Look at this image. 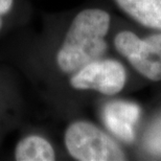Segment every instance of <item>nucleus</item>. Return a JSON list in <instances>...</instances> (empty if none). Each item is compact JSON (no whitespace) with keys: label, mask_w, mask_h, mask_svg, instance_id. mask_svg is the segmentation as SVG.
<instances>
[{"label":"nucleus","mask_w":161,"mask_h":161,"mask_svg":"<svg viewBox=\"0 0 161 161\" xmlns=\"http://www.w3.org/2000/svg\"><path fill=\"white\" fill-rule=\"evenodd\" d=\"M111 15L99 8H84L70 22L54 54V64L64 75L103 58L107 51Z\"/></svg>","instance_id":"obj_1"},{"label":"nucleus","mask_w":161,"mask_h":161,"mask_svg":"<svg viewBox=\"0 0 161 161\" xmlns=\"http://www.w3.org/2000/svg\"><path fill=\"white\" fill-rule=\"evenodd\" d=\"M66 152L78 161H122L127 154L120 143L91 121L79 119L67 125L63 134Z\"/></svg>","instance_id":"obj_2"},{"label":"nucleus","mask_w":161,"mask_h":161,"mask_svg":"<svg viewBox=\"0 0 161 161\" xmlns=\"http://www.w3.org/2000/svg\"><path fill=\"white\" fill-rule=\"evenodd\" d=\"M114 48L143 78L161 80V33L141 38L131 31H120L113 39Z\"/></svg>","instance_id":"obj_3"},{"label":"nucleus","mask_w":161,"mask_h":161,"mask_svg":"<svg viewBox=\"0 0 161 161\" xmlns=\"http://www.w3.org/2000/svg\"><path fill=\"white\" fill-rule=\"evenodd\" d=\"M128 73L124 64L115 59L99 58L69 75V85L80 91H93L113 96L127 85Z\"/></svg>","instance_id":"obj_4"},{"label":"nucleus","mask_w":161,"mask_h":161,"mask_svg":"<svg viewBox=\"0 0 161 161\" xmlns=\"http://www.w3.org/2000/svg\"><path fill=\"white\" fill-rule=\"evenodd\" d=\"M139 107L127 102H113L104 110L105 125L109 131L125 142L135 137V125L139 117Z\"/></svg>","instance_id":"obj_5"},{"label":"nucleus","mask_w":161,"mask_h":161,"mask_svg":"<svg viewBox=\"0 0 161 161\" xmlns=\"http://www.w3.org/2000/svg\"><path fill=\"white\" fill-rule=\"evenodd\" d=\"M118 8L141 26L161 31V0H114Z\"/></svg>","instance_id":"obj_6"},{"label":"nucleus","mask_w":161,"mask_h":161,"mask_svg":"<svg viewBox=\"0 0 161 161\" xmlns=\"http://www.w3.org/2000/svg\"><path fill=\"white\" fill-rule=\"evenodd\" d=\"M14 159L17 161H53L57 152L51 141L41 134L25 135L16 143Z\"/></svg>","instance_id":"obj_7"},{"label":"nucleus","mask_w":161,"mask_h":161,"mask_svg":"<svg viewBox=\"0 0 161 161\" xmlns=\"http://www.w3.org/2000/svg\"><path fill=\"white\" fill-rule=\"evenodd\" d=\"M141 144L147 155L161 158V113L147 125L142 136Z\"/></svg>","instance_id":"obj_8"},{"label":"nucleus","mask_w":161,"mask_h":161,"mask_svg":"<svg viewBox=\"0 0 161 161\" xmlns=\"http://www.w3.org/2000/svg\"><path fill=\"white\" fill-rule=\"evenodd\" d=\"M15 2L16 0H0V33L4 26L5 18L14 11Z\"/></svg>","instance_id":"obj_9"}]
</instances>
